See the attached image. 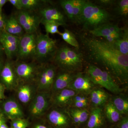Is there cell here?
Instances as JSON below:
<instances>
[{
	"label": "cell",
	"instance_id": "obj_1",
	"mask_svg": "<svg viewBox=\"0 0 128 128\" xmlns=\"http://www.w3.org/2000/svg\"><path fill=\"white\" fill-rule=\"evenodd\" d=\"M82 41L92 58L103 66L118 84L128 85V56L122 54L105 41L84 37Z\"/></svg>",
	"mask_w": 128,
	"mask_h": 128
},
{
	"label": "cell",
	"instance_id": "obj_2",
	"mask_svg": "<svg viewBox=\"0 0 128 128\" xmlns=\"http://www.w3.org/2000/svg\"><path fill=\"white\" fill-rule=\"evenodd\" d=\"M110 14L107 11L90 2H86L78 22L82 24L84 29L93 30L108 23Z\"/></svg>",
	"mask_w": 128,
	"mask_h": 128
},
{
	"label": "cell",
	"instance_id": "obj_3",
	"mask_svg": "<svg viewBox=\"0 0 128 128\" xmlns=\"http://www.w3.org/2000/svg\"><path fill=\"white\" fill-rule=\"evenodd\" d=\"M53 61L60 70L74 73L82 67V55L68 46H64L58 49Z\"/></svg>",
	"mask_w": 128,
	"mask_h": 128
},
{
	"label": "cell",
	"instance_id": "obj_4",
	"mask_svg": "<svg viewBox=\"0 0 128 128\" xmlns=\"http://www.w3.org/2000/svg\"><path fill=\"white\" fill-rule=\"evenodd\" d=\"M58 50L56 41L48 34H37L36 44L33 60L42 64L52 61Z\"/></svg>",
	"mask_w": 128,
	"mask_h": 128
},
{
	"label": "cell",
	"instance_id": "obj_5",
	"mask_svg": "<svg viewBox=\"0 0 128 128\" xmlns=\"http://www.w3.org/2000/svg\"><path fill=\"white\" fill-rule=\"evenodd\" d=\"M52 105L50 92H38L26 108V117L30 121L42 118Z\"/></svg>",
	"mask_w": 128,
	"mask_h": 128
},
{
	"label": "cell",
	"instance_id": "obj_6",
	"mask_svg": "<svg viewBox=\"0 0 128 128\" xmlns=\"http://www.w3.org/2000/svg\"><path fill=\"white\" fill-rule=\"evenodd\" d=\"M86 74L95 85L104 88L116 95L123 91L124 89L120 87L107 72L94 65H90L88 66Z\"/></svg>",
	"mask_w": 128,
	"mask_h": 128
},
{
	"label": "cell",
	"instance_id": "obj_7",
	"mask_svg": "<svg viewBox=\"0 0 128 128\" xmlns=\"http://www.w3.org/2000/svg\"><path fill=\"white\" fill-rule=\"evenodd\" d=\"M44 117L54 128H75L67 108L52 106Z\"/></svg>",
	"mask_w": 128,
	"mask_h": 128
},
{
	"label": "cell",
	"instance_id": "obj_8",
	"mask_svg": "<svg viewBox=\"0 0 128 128\" xmlns=\"http://www.w3.org/2000/svg\"><path fill=\"white\" fill-rule=\"evenodd\" d=\"M57 70L58 68L54 64H41L35 82L38 92H51Z\"/></svg>",
	"mask_w": 128,
	"mask_h": 128
},
{
	"label": "cell",
	"instance_id": "obj_9",
	"mask_svg": "<svg viewBox=\"0 0 128 128\" xmlns=\"http://www.w3.org/2000/svg\"><path fill=\"white\" fill-rule=\"evenodd\" d=\"M14 64L19 82L35 83L41 64L34 60L30 62L16 61Z\"/></svg>",
	"mask_w": 128,
	"mask_h": 128
},
{
	"label": "cell",
	"instance_id": "obj_10",
	"mask_svg": "<svg viewBox=\"0 0 128 128\" xmlns=\"http://www.w3.org/2000/svg\"><path fill=\"white\" fill-rule=\"evenodd\" d=\"M24 108L14 96L0 100V112L8 121L26 118Z\"/></svg>",
	"mask_w": 128,
	"mask_h": 128
},
{
	"label": "cell",
	"instance_id": "obj_11",
	"mask_svg": "<svg viewBox=\"0 0 128 128\" xmlns=\"http://www.w3.org/2000/svg\"><path fill=\"white\" fill-rule=\"evenodd\" d=\"M37 34L25 33L20 38L16 61L33 60L36 50Z\"/></svg>",
	"mask_w": 128,
	"mask_h": 128
},
{
	"label": "cell",
	"instance_id": "obj_12",
	"mask_svg": "<svg viewBox=\"0 0 128 128\" xmlns=\"http://www.w3.org/2000/svg\"><path fill=\"white\" fill-rule=\"evenodd\" d=\"M25 33H35L38 31L41 18L35 12L25 10H19L16 16Z\"/></svg>",
	"mask_w": 128,
	"mask_h": 128
},
{
	"label": "cell",
	"instance_id": "obj_13",
	"mask_svg": "<svg viewBox=\"0 0 128 128\" xmlns=\"http://www.w3.org/2000/svg\"><path fill=\"white\" fill-rule=\"evenodd\" d=\"M0 82L6 90L14 91L19 83L14 68V62L7 60L0 72Z\"/></svg>",
	"mask_w": 128,
	"mask_h": 128
},
{
	"label": "cell",
	"instance_id": "obj_14",
	"mask_svg": "<svg viewBox=\"0 0 128 128\" xmlns=\"http://www.w3.org/2000/svg\"><path fill=\"white\" fill-rule=\"evenodd\" d=\"M14 92L13 96L25 108L30 104L38 90L34 83L19 82Z\"/></svg>",
	"mask_w": 128,
	"mask_h": 128
},
{
	"label": "cell",
	"instance_id": "obj_15",
	"mask_svg": "<svg viewBox=\"0 0 128 128\" xmlns=\"http://www.w3.org/2000/svg\"><path fill=\"white\" fill-rule=\"evenodd\" d=\"M20 38L9 34L5 30L0 32V43L8 60L16 57Z\"/></svg>",
	"mask_w": 128,
	"mask_h": 128
},
{
	"label": "cell",
	"instance_id": "obj_16",
	"mask_svg": "<svg viewBox=\"0 0 128 128\" xmlns=\"http://www.w3.org/2000/svg\"><path fill=\"white\" fill-rule=\"evenodd\" d=\"M87 74L77 73L68 88L89 96L92 90L96 87Z\"/></svg>",
	"mask_w": 128,
	"mask_h": 128
},
{
	"label": "cell",
	"instance_id": "obj_17",
	"mask_svg": "<svg viewBox=\"0 0 128 128\" xmlns=\"http://www.w3.org/2000/svg\"><path fill=\"white\" fill-rule=\"evenodd\" d=\"M103 107H92L85 128H108Z\"/></svg>",
	"mask_w": 128,
	"mask_h": 128
},
{
	"label": "cell",
	"instance_id": "obj_18",
	"mask_svg": "<svg viewBox=\"0 0 128 128\" xmlns=\"http://www.w3.org/2000/svg\"><path fill=\"white\" fill-rule=\"evenodd\" d=\"M78 93L72 89L66 88L51 94L52 106L67 108L70 106L73 97Z\"/></svg>",
	"mask_w": 128,
	"mask_h": 128
},
{
	"label": "cell",
	"instance_id": "obj_19",
	"mask_svg": "<svg viewBox=\"0 0 128 128\" xmlns=\"http://www.w3.org/2000/svg\"><path fill=\"white\" fill-rule=\"evenodd\" d=\"M57 71L52 89L51 94L68 88L76 74L60 70Z\"/></svg>",
	"mask_w": 128,
	"mask_h": 128
},
{
	"label": "cell",
	"instance_id": "obj_20",
	"mask_svg": "<svg viewBox=\"0 0 128 128\" xmlns=\"http://www.w3.org/2000/svg\"><path fill=\"white\" fill-rule=\"evenodd\" d=\"M38 14L42 21H54L64 25L66 18L63 13L58 9L52 6H46L40 9Z\"/></svg>",
	"mask_w": 128,
	"mask_h": 128
},
{
	"label": "cell",
	"instance_id": "obj_21",
	"mask_svg": "<svg viewBox=\"0 0 128 128\" xmlns=\"http://www.w3.org/2000/svg\"><path fill=\"white\" fill-rule=\"evenodd\" d=\"M89 96L92 107H103L110 98L108 94L104 90L95 87Z\"/></svg>",
	"mask_w": 128,
	"mask_h": 128
},
{
	"label": "cell",
	"instance_id": "obj_22",
	"mask_svg": "<svg viewBox=\"0 0 128 128\" xmlns=\"http://www.w3.org/2000/svg\"><path fill=\"white\" fill-rule=\"evenodd\" d=\"M4 30L9 34L18 38H21L25 33L16 16L13 15L6 18Z\"/></svg>",
	"mask_w": 128,
	"mask_h": 128
},
{
	"label": "cell",
	"instance_id": "obj_23",
	"mask_svg": "<svg viewBox=\"0 0 128 128\" xmlns=\"http://www.w3.org/2000/svg\"><path fill=\"white\" fill-rule=\"evenodd\" d=\"M105 118L109 126L116 124L121 116L114 105L109 99L103 107Z\"/></svg>",
	"mask_w": 128,
	"mask_h": 128
},
{
	"label": "cell",
	"instance_id": "obj_24",
	"mask_svg": "<svg viewBox=\"0 0 128 128\" xmlns=\"http://www.w3.org/2000/svg\"><path fill=\"white\" fill-rule=\"evenodd\" d=\"M123 30L117 25L106 23L89 31L90 34L96 37H102L104 38L114 33L120 32Z\"/></svg>",
	"mask_w": 128,
	"mask_h": 128
},
{
	"label": "cell",
	"instance_id": "obj_25",
	"mask_svg": "<svg viewBox=\"0 0 128 128\" xmlns=\"http://www.w3.org/2000/svg\"><path fill=\"white\" fill-rule=\"evenodd\" d=\"M117 95L109 98L110 101L119 112L121 116L128 115V96L121 93Z\"/></svg>",
	"mask_w": 128,
	"mask_h": 128
},
{
	"label": "cell",
	"instance_id": "obj_26",
	"mask_svg": "<svg viewBox=\"0 0 128 128\" xmlns=\"http://www.w3.org/2000/svg\"><path fill=\"white\" fill-rule=\"evenodd\" d=\"M118 51L123 55L128 56V30L124 32L122 36L110 44Z\"/></svg>",
	"mask_w": 128,
	"mask_h": 128
},
{
	"label": "cell",
	"instance_id": "obj_27",
	"mask_svg": "<svg viewBox=\"0 0 128 128\" xmlns=\"http://www.w3.org/2000/svg\"><path fill=\"white\" fill-rule=\"evenodd\" d=\"M22 10L35 12L44 7L46 1L40 0H20Z\"/></svg>",
	"mask_w": 128,
	"mask_h": 128
},
{
	"label": "cell",
	"instance_id": "obj_28",
	"mask_svg": "<svg viewBox=\"0 0 128 128\" xmlns=\"http://www.w3.org/2000/svg\"><path fill=\"white\" fill-rule=\"evenodd\" d=\"M62 39L66 43L76 48H79V44L75 36L72 32L67 29H65L64 32L59 33Z\"/></svg>",
	"mask_w": 128,
	"mask_h": 128
},
{
	"label": "cell",
	"instance_id": "obj_29",
	"mask_svg": "<svg viewBox=\"0 0 128 128\" xmlns=\"http://www.w3.org/2000/svg\"><path fill=\"white\" fill-rule=\"evenodd\" d=\"M73 4L74 22H78L82 12L83 6L86 1L83 0H72Z\"/></svg>",
	"mask_w": 128,
	"mask_h": 128
},
{
	"label": "cell",
	"instance_id": "obj_30",
	"mask_svg": "<svg viewBox=\"0 0 128 128\" xmlns=\"http://www.w3.org/2000/svg\"><path fill=\"white\" fill-rule=\"evenodd\" d=\"M41 23L44 26L46 34H59L58 27L63 25L61 24L54 21H42Z\"/></svg>",
	"mask_w": 128,
	"mask_h": 128
},
{
	"label": "cell",
	"instance_id": "obj_31",
	"mask_svg": "<svg viewBox=\"0 0 128 128\" xmlns=\"http://www.w3.org/2000/svg\"><path fill=\"white\" fill-rule=\"evenodd\" d=\"M60 4L69 19L74 22L73 4L72 0H62Z\"/></svg>",
	"mask_w": 128,
	"mask_h": 128
},
{
	"label": "cell",
	"instance_id": "obj_32",
	"mask_svg": "<svg viewBox=\"0 0 128 128\" xmlns=\"http://www.w3.org/2000/svg\"><path fill=\"white\" fill-rule=\"evenodd\" d=\"M30 122L27 118L12 120L10 121L9 128H28Z\"/></svg>",
	"mask_w": 128,
	"mask_h": 128
},
{
	"label": "cell",
	"instance_id": "obj_33",
	"mask_svg": "<svg viewBox=\"0 0 128 128\" xmlns=\"http://www.w3.org/2000/svg\"><path fill=\"white\" fill-rule=\"evenodd\" d=\"M28 128H54L44 117L30 121Z\"/></svg>",
	"mask_w": 128,
	"mask_h": 128
},
{
	"label": "cell",
	"instance_id": "obj_34",
	"mask_svg": "<svg viewBox=\"0 0 128 128\" xmlns=\"http://www.w3.org/2000/svg\"><path fill=\"white\" fill-rule=\"evenodd\" d=\"M118 10L121 16H126L128 14V0H121L118 6Z\"/></svg>",
	"mask_w": 128,
	"mask_h": 128
},
{
	"label": "cell",
	"instance_id": "obj_35",
	"mask_svg": "<svg viewBox=\"0 0 128 128\" xmlns=\"http://www.w3.org/2000/svg\"><path fill=\"white\" fill-rule=\"evenodd\" d=\"M88 96H89L78 92L73 97L72 102H86V103H89L90 104V99H89V98L88 97Z\"/></svg>",
	"mask_w": 128,
	"mask_h": 128
},
{
	"label": "cell",
	"instance_id": "obj_36",
	"mask_svg": "<svg viewBox=\"0 0 128 128\" xmlns=\"http://www.w3.org/2000/svg\"><path fill=\"white\" fill-rule=\"evenodd\" d=\"M115 125L118 128H128V115L122 116Z\"/></svg>",
	"mask_w": 128,
	"mask_h": 128
},
{
	"label": "cell",
	"instance_id": "obj_37",
	"mask_svg": "<svg viewBox=\"0 0 128 128\" xmlns=\"http://www.w3.org/2000/svg\"><path fill=\"white\" fill-rule=\"evenodd\" d=\"M8 2H10L18 10H22V7L20 0H8Z\"/></svg>",
	"mask_w": 128,
	"mask_h": 128
},
{
	"label": "cell",
	"instance_id": "obj_38",
	"mask_svg": "<svg viewBox=\"0 0 128 128\" xmlns=\"http://www.w3.org/2000/svg\"><path fill=\"white\" fill-rule=\"evenodd\" d=\"M6 18L2 12H0V32L4 30Z\"/></svg>",
	"mask_w": 128,
	"mask_h": 128
},
{
	"label": "cell",
	"instance_id": "obj_39",
	"mask_svg": "<svg viewBox=\"0 0 128 128\" xmlns=\"http://www.w3.org/2000/svg\"><path fill=\"white\" fill-rule=\"evenodd\" d=\"M6 90L4 86L0 82V100H3L6 97L5 94Z\"/></svg>",
	"mask_w": 128,
	"mask_h": 128
},
{
	"label": "cell",
	"instance_id": "obj_40",
	"mask_svg": "<svg viewBox=\"0 0 128 128\" xmlns=\"http://www.w3.org/2000/svg\"><path fill=\"white\" fill-rule=\"evenodd\" d=\"M99 2L102 4L104 6H108L111 5L114 2V1L111 0H99Z\"/></svg>",
	"mask_w": 128,
	"mask_h": 128
},
{
	"label": "cell",
	"instance_id": "obj_41",
	"mask_svg": "<svg viewBox=\"0 0 128 128\" xmlns=\"http://www.w3.org/2000/svg\"><path fill=\"white\" fill-rule=\"evenodd\" d=\"M8 120L0 112V126L4 123L7 122Z\"/></svg>",
	"mask_w": 128,
	"mask_h": 128
},
{
	"label": "cell",
	"instance_id": "obj_42",
	"mask_svg": "<svg viewBox=\"0 0 128 128\" xmlns=\"http://www.w3.org/2000/svg\"><path fill=\"white\" fill-rule=\"evenodd\" d=\"M7 2L8 0H0V12H2V7Z\"/></svg>",
	"mask_w": 128,
	"mask_h": 128
},
{
	"label": "cell",
	"instance_id": "obj_43",
	"mask_svg": "<svg viewBox=\"0 0 128 128\" xmlns=\"http://www.w3.org/2000/svg\"><path fill=\"white\" fill-rule=\"evenodd\" d=\"M4 53V50L1 44L0 43V59L2 58V57Z\"/></svg>",
	"mask_w": 128,
	"mask_h": 128
},
{
	"label": "cell",
	"instance_id": "obj_44",
	"mask_svg": "<svg viewBox=\"0 0 128 128\" xmlns=\"http://www.w3.org/2000/svg\"><path fill=\"white\" fill-rule=\"evenodd\" d=\"M0 128H9V126L8 125L7 122L4 123L0 126Z\"/></svg>",
	"mask_w": 128,
	"mask_h": 128
},
{
	"label": "cell",
	"instance_id": "obj_45",
	"mask_svg": "<svg viewBox=\"0 0 128 128\" xmlns=\"http://www.w3.org/2000/svg\"><path fill=\"white\" fill-rule=\"evenodd\" d=\"M108 128H118L116 125H112V126H109Z\"/></svg>",
	"mask_w": 128,
	"mask_h": 128
},
{
	"label": "cell",
	"instance_id": "obj_46",
	"mask_svg": "<svg viewBox=\"0 0 128 128\" xmlns=\"http://www.w3.org/2000/svg\"></svg>",
	"mask_w": 128,
	"mask_h": 128
}]
</instances>
